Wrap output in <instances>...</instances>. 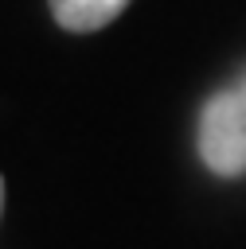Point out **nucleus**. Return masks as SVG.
Here are the masks:
<instances>
[{"mask_svg": "<svg viewBox=\"0 0 246 249\" xmlns=\"http://www.w3.org/2000/svg\"><path fill=\"white\" fill-rule=\"evenodd\" d=\"M195 144H199V160L207 171L223 179L246 175V105L238 101L230 86L203 101Z\"/></svg>", "mask_w": 246, "mask_h": 249, "instance_id": "nucleus-1", "label": "nucleus"}, {"mask_svg": "<svg viewBox=\"0 0 246 249\" xmlns=\"http://www.w3.org/2000/svg\"><path fill=\"white\" fill-rule=\"evenodd\" d=\"M129 0H51L55 19L66 31H98L125 12Z\"/></svg>", "mask_w": 246, "mask_h": 249, "instance_id": "nucleus-2", "label": "nucleus"}, {"mask_svg": "<svg viewBox=\"0 0 246 249\" xmlns=\"http://www.w3.org/2000/svg\"><path fill=\"white\" fill-rule=\"evenodd\" d=\"M230 89H234V93H238V101L246 105V70H242V74H238V78L230 82Z\"/></svg>", "mask_w": 246, "mask_h": 249, "instance_id": "nucleus-3", "label": "nucleus"}, {"mask_svg": "<svg viewBox=\"0 0 246 249\" xmlns=\"http://www.w3.org/2000/svg\"><path fill=\"white\" fill-rule=\"evenodd\" d=\"M0 198H4V187H0Z\"/></svg>", "mask_w": 246, "mask_h": 249, "instance_id": "nucleus-4", "label": "nucleus"}]
</instances>
